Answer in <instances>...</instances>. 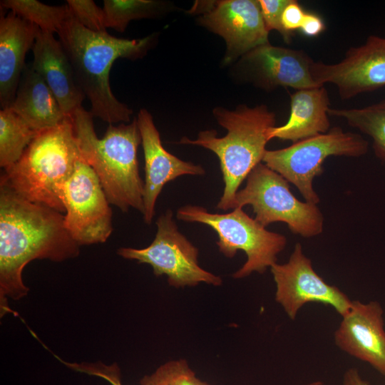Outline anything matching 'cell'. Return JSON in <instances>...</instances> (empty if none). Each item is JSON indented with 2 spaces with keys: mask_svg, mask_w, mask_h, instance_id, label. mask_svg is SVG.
Segmentation results:
<instances>
[{
  "mask_svg": "<svg viewBox=\"0 0 385 385\" xmlns=\"http://www.w3.org/2000/svg\"><path fill=\"white\" fill-rule=\"evenodd\" d=\"M79 245L67 230L64 215L32 202L0 184V307L9 313L8 299L18 300L29 289L22 272L30 262H62L76 257Z\"/></svg>",
  "mask_w": 385,
  "mask_h": 385,
  "instance_id": "cell-1",
  "label": "cell"
},
{
  "mask_svg": "<svg viewBox=\"0 0 385 385\" xmlns=\"http://www.w3.org/2000/svg\"><path fill=\"white\" fill-rule=\"evenodd\" d=\"M57 34L76 81L91 102L92 115L109 124L129 122L133 111L114 96L110 86V71L118 58L136 59L144 56L153 37L126 39L107 32H93L83 27L72 15Z\"/></svg>",
  "mask_w": 385,
  "mask_h": 385,
  "instance_id": "cell-2",
  "label": "cell"
},
{
  "mask_svg": "<svg viewBox=\"0 0 385 385\" xmlns=\"http://www.w3.org/2000/svg\"><path fill=\"white\" fill-rule=\"evenodd\" d=\"M93 115L83 107L71 116L81 158L93 170L110 204L127 212H144V181L139 174L137 151L141 136L137 118L128 124H109L98 138Z\"/></svg>",
  "mask_w": 385,
  "mask_h": 385,
  "instance_id": "cell-3",
  "label": "cell"
},
{
  "mask_svg": "<svg viewBox=\"0 0 385 385\" xmlns=\"http://www.w3.org/2000/svg\"><path fill=\"white\" fill-rule=\"evenodd\" d=\"M214 115L227 133L217 137L214 130L199 133L195 140L184 137L181 144L199 145L212 151L220 160L225 184L223 193L217 205L222 210L233 209L238 188L266 152L270 130L275 126V115L267 106L253 108L238 106L235 111L216 108Z\"/></svg>",
  "mask_w": 385,
  "mask_h": 385,
  "instance_id": "cell-4",
  "label": "cell"
},
{
  "mask_svg": "<svg viewBox=\"0 0 385 385\" xmlns=\"http://www.w3.org/2000/svg\"><path fill=\"white\" fill-rule=\"evenodd\" d=\"M81 155L71 117L40 130L19 160L4 169L0 184L21 197L65 213L61 188Z\"/></svg>",
  "mask_w": 385,
  "mask_h": 385,
  "instance_id": "cell-5",
  "label": "cell"
},
{
  "mask_svg": "<svg viewBox=\"0 0 385 385\" xmlns=\"http://www.w3.org/2000/svg\"><path fill=\"white\" fill-rule=\"evenodd\" d=\"M177 218L208 225L217 234V245L225 257H233L238 250L245 252L247 260L233 274L241 279L254 272L263 274L277 263V255L286 247L285 236L270 232L242 207L225 214L211 213L205 207L188 205L177 211Z\"/></svg>",
  "mask_w": 385,
  "mask_h": 385,
  "instance_id": "cell-6",
  "label": "cell"
},
{
  "mask_svg": "<svg viewBox=\"0 0 385 385\" xmlns=\"http://www.w3.org/2000/svg\"><path fill=\"white\" fill-rule=\"evenodd\" d=\"M247 205L252 207L255 219L265 227L285 222L292 233L307 238L323 230L324 217L317 205L299 201L289 182L262 163L250 172L245 187L237 192L233 210Z\"/></svg>",
  "mask_w": 385,
  "mask_h": 385,
  "instance_id": "cell-7",
  "label": "cell"
},
{
  "mask_svg": "<svg viewBox=\"0 0 385 385\" xmlns=\"http://www.w3.org/2000/svg\"><path fill=\"white\" fill-rule=\"evenodd\" d=\"M368 145L360 135L334 127L287 148L267 150L262 163L296 186L307 202L317 205L320 200L313 180L323 173L324 160L332 155L360 157L366 153Z\"/></svg>",
  "mask_w": 385,
  "mask_h": 385,
  "instance_id": "cell-8",
  "label": "cell"
},
{
  "mask_svg": "<svg viewBox=\"0 0 385 385\" xmlns=\"http://www.w3.org/2000/svg\"><path fill=\"white\" fill-rule=\"evenodd\" d=\"M157 232L151 244L142 249L120 247L118 255L150 265L155 276L165 274L169 285L176 288L194 287L201 282L220 286V277L198 264L199 250L178 229L170 209L156 221Z\"/></svg>",
  "mask_w": 385,
  "mask_h": 385,
  "instance_id": "cell-9",
  "label": "cell"
},
{
  "mask_svg": "<svg viewBox=\"0 0 385 385\" xmlns=\"http://www.w3.org/2000/svg\"><path fill=\"white\" fill-rule=\"evenodd\" d=\"M65 226L76 242H105L113 232L112 210L96 174L81 157L61 188Z\"/></svg>",
  "mask_w": 385,
  "mask_h": 385,
  "instance_id": "cell-10",
  "label": "cell"
},
{
  "mask_svg": "<svg viewBox=\"0 0 385 385\" xmlns=\"http://www.w3.org/2000/svg\"><path fill=\"white\" fill-rule=\"evenodd\" d=\"M270 270L276 284L275 300L292 320L308 303L331 306L341 317L351 307L352 300L345 293L327 283L316 272L299 242L294 245L286 263H275Z\"/></svg>",
  "mask_w": 385,
  "mask_h": 385,
  "instance_id": "cell-11",
  "label": "cell"
},
{
  "mask_svg": "<svg viewBox=\"0 0 385 385\" xmlns=\"http://www.w3.org/2000/svg\"><path fill=\"white\" fill-rule=\"evenodd\" d=\"M312 76L319 86L334 85L342 99L385 86V38L369 36L363 45L350 48L338 63L314 61Z\"/></svg>",
  "mask_w": 385,
  "mask_h": 385,
  "instance_id": "cell-12",
  "label": "cell"
},
{
  "mask_svg": "<svg viewBox=\"0 0 385 385\" xmlns=\"http://www.w3.org/2000/svg\"><path fill=\"white\" fill-rule=\"evenodd\" d=\"M200 21L225 41V63L270 43L258 0L218 1L208 7Z\"/></svg>",
  "mask_w": 385,
  "mask_h": 385,
  "instance_id": "cell-13",
  "label": "cell"
},
{
  "mask_svg": "<svg viewBox=\"0 0 385 385\" xmlns=\"http://www.w3.org/2000/svg\"><path fill=\"white\" fill-rule=\"evenodd\" d=\"M342 317L334 334L335 344L385 377V329L380 303L352 300L350 309Z\"/></svg>",
  "mask_w": 385,
  "mask_h": 385,
  "instance_id": "cell-14",
  "label": "cell"
},
{
  "mask_svg": "<svg viewBox=\"0 0 385 385\" xmlns=\"http://www.w3.org/2000/svg\"><path fill=\"white\" fill-rule=\"evenodd\" d=\"M137 121L145 159L143 215L144 222L149 225L155 215L156 200L167 183L185 175H203L205 171L201 165L182 160L164 148L153 117L147 110L139 111Z\"/></svg>",
  "mask_w": 385,
  "mask_h": 385,
  "instance_id": "cell-15",
  "label": "cell"
},
{
  "mask_svg": "<svg viewBox=\"0 0 385 385\" xmlns=\"http://www.w3.org/2000/svg\"><path fill=\"white\" fill-rule=\"evenodd\" d=\"M243 59L256 83L264 88L284 86L299 90L321 86L312 76L314 61L303 50L269 43L252 49Z\"/></svg>",
  "mask_w": 385,
  "mask_h": 385,
  "instance_id": "cell-16",
  "label": "cell"
},
{
  "mask_svg": "<svg viewBox=\"0 0 385 385\" xmlns=\"http://www.w3.org/2000/svg\"><path fill=\"white\" fill-rule=\"evenodd\" d=\"M32 51V68L51 89L65 115L71 117L83 107L86 96L61 43L53 34L39 29Z\"/></svg>",
  "mask_w": 385,
  "mask_h": 385,
  "instance_id": "cell-17",
  "label": "cell"
},
{
  "mask_svg": "<svg viewBox=\"0 0 385 385\" xmlns=\"http://www.w3.org/2000/svg\"><path fill=\"white\" fill-rule=\"evenodd\" d=\"M39 28L10 11L0 20V105L13 103L26 67L25 57L32 48Z\"/></svg>",
  "mask_w": 385,
  "mask_h": 385,
  "instance_id": "cell-18",
  "label": "cell"
},
{
  "mask_svg": "<svg viewBox=\"0 0 385 385\" xmlns=\"http://www.w3.org/2000/svg\"><path fill=\"white\" fill-rule=\"evenodd\" d=\"M329 98L324 86L296 90L290 95V115L285 124L273 127L270 140L294 143L329 130Z\"/></svg>",
  "mask_w": 385,
  "mask_h": 385,
  "instance_id": "cell-19",
  "label": "cell"
},
{
  "mask_svg": "<svg viewBox=\"0 0 385 385\" xmlns=\"http://www.w3.org/2000/svg\"><path fill=\"white\" fill-rule=\"evenodd\" d=\"M9 108L38 131L53 127L67 118L51 89L31 65H26Z\"/></svg>",
  "mask_w": 385,
  "mask_h": 385,
  "instance_id": "cell-20",
  "label": "cell"
},
{
  "mask_svg": "<svg viewBox=\"0 0 385 385\" xmlns=\"http://www.w3.org/2000/svg\"><path fill=\"white\" fill-rule=\"evenodd\" d=\"M39 131L33 129L11 108L0 111V165L16 163Z\"/></svg>",
  "mask_w": 385,
  "mask_h": 385,
  "instance_id": "cell-21",
  "label": "cell"
},
{
  "mask_svg": "<svg viewBox=\"0 0 385 385\" xmlns=\"http://www.w3.org/2000/svg\"><path fill=\"white\" fill-rule=\"evenodd\" d=\"M328 113L369 135L375 155L385 161V100L361 108H329Z\"/></svg>",
  "mask_w": 385,
  "mask_h": 385,
  "instance_id": "cell-22",
  "label": "cell"
},
{
  "mask_svg": "<svg viewBox=\"0 0 385 385\" xmlns=\"http://www.w3.org/2000/svg\"><path fill=\"white\" fill-rule=\"evenodd\" d=\"M1 9H9L18 16L34 24L41 30L58 32L71 16L68 5L49 6L36 0H1Z\"/></svg>",
  "mask_w": 385,
  "mask_h": 385,
  "instance_id": "cell-23",
  "label": "cell"
},
{
  "mask_svg": "<svg viewBox=\"0 0 385 385\" xmlns=\"http://www.w3.org/2000/svg\"><path fill=\"white\" fill-rule=\"evenodd\" d=\"M162 9V4L150 0H104L106 27L124 32L134 19L153 17Z\"/></svg>",
  "mask_w": 385,
  "mask_h": 385,
  "instance_id": "cell-24",
  "label": "cell"
},
{
  "mask_svg": "<svg viewBox=\"0 0 385 385\" xmlns=\"http://www.w3.org/2000/svg\"><path fill=\"white\" fill-rule=\"evenodd\" d=\"M140 385H210L200 380L185 359L173 360L160 365L153 373L144 376Z\"/></svg>",
  "mask_w": 385,
  "mask_h": 385,
  "instance_id": "cell-25",
  "label": "cell"
},
{
  "mask_svg": "<svg viewBox=\"0 0 385 385\" xmlns=\"http://www.w3.org/2000/svg\"><path fill=\"white\" fill-rule=\"evenodd\" d=\"M72 16L83 27L93 32H107L105 14L92 0H67Z\"/></svg>",
  "mask_w": 385,
  "mask_h": 385,
  "instance_id": "cell-26",
  "label": "cell"
},
{
  "mask_svg": "<svg viewBox=\"0 0 385 385\" xmlns=\"http://www.w3.org/2000/svg\"><path fill=\"white\" fill-rule=\"evenodd\" d=\"M267 30L277 31L288 43L293 34L287 31L282 24V15L290 0H258Z\"/></svg>",
  "mask_w": 385,
  "mask_h": 385,
  "instance_id": "cell-27",
  "label": "cell"
},
{
  "mask_svg": "<svg viewBox=\"0 0 385 385\" xmlns=\"http://www.w3.org/2000/svg\"><path fill=\"white\" fill-rule=\"evenodd\" d=\"M59 361L74 371L101 377L112 385H123L120 369L115 363L111 365L104 364L101 361L96 363H69L64 362L60 358Z\"/></svg>",
  "mask_w": 385,
  "mask_h": 385,
  "instance_id": "cell-28",
  "label": "cell"
},
{
  "mask_svg": "<svg viewBox=\"0 0 385 385\" xmlns=\"http://www.w3.org/2000/svg\"><path fill=\"white\" fill-rule=\"evenodd\" d=\"M305 12L297 1L290 0L282 15V24L284 29L293 33L301 27Z\"/></svg>",
  "mask_w": 385,
  "mask_h": 385,
  "instance_id": "cell-29",
  "label": "cell"
},
{
  "mask_svg": "<svg viewBox=\"0 0 385 385\" xmlns=\"http://www.w3.org/2000/svg\"><path fill=\"white\" fill-rule=\"evenodd\" d=\"M325 29L322 19L313 13H305L300 27L301 31L307 36H317Z\"/></svg>",
  "mask_w": 385,
  "mask_h": 385,
  "instance_id": "cell-30",
  "label": "cell"
},
{
  "mask_svg": "<svg viewBox=\"0 0 385 385\" xmlns=\"http://www.w3.org/2000/svg\"><path fill=\"white\" fill-rule=\"evenodd\" d=\"M342 385H371L367 381L362 379L359 371L351 368L346 371Z\"/></svg>",
  "mask_w": 385,
  "mask_h": 385,
  "instance_id": "cell-31",
  "label": "cell"
},
{
  "mask_svg": "<svg viewBox=\"0 0 385 385\" xmlns=\"http://www.w3.org/2000/svg\"><path fill=\"white\" fill-rule=\"evenodd\" d=\"M304 385H324V384L320 381H312V382L308 383V384H304Z\"/></svg>",
  "mask_w": 385,
  "mask_h": 385,
  "instance_id": "cell-32",
  "label": "cell"
}]
</instances>
